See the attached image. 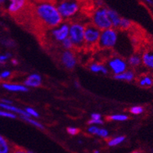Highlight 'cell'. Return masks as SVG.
Returning <instances> with one entry per match:
<instances>
[{"label": "cell", "mask_w": 153, "mask_h": 153, "mask_svg": "<svg viewBox=\"0 0 153 153\" xmlns=\"http://www.w3.org/2000/svg\"><path fill=\"white\" fill-rule=\"evenodd\" d=\"M34 14L38 20L46 27L56 28L62 23L56 5L50 2H41L35 5Z\"/></svg>", "instance_id": "6da1fadb"}, {"label": "cell", "mask_w": 153, "mask_h": 153, "mask_svg": "<svg viewBox=\"0 0 153 153\" xmlns=\"http://www.w3.org/2000/svg\"><path fill=\"white\" fill-rule=\"evenodd\" d=\"M91 24L101 31L112 28V24L108 16V9L103 6H99L95 9L91 14Z\"/></svg>", "instance_id": "7a4b0ae2"}, {"label": "cell", "mask_w": 153, "mask_h": 153, "mask_svg": "<svg viewBox=\"0 0 153 153\" xmlns=\"http://www.w3.org/2000/svg\"><path fill=\"white\" fill-rule=\"evenodd\" d=\"M85 26L81 23L74 22L70 24L69 38L74 44V48H83L85 46Z\"/></svg>", "instance_id": "3957f363"}, {"label": "cell", "mask_w": 153, "mask_h": 153, "mask_svg": "<svg viewBox=\"0 0 153 153\" xmlns=\"http://www.w3.org/2000/svg\"><path fill=\"white\" fill-rule=\"evenodd\" d=\"M118 42V33L117 29L109 28L101 31L98 46L102 49H110L114 48Z\"/></svg>", "instance_id": "277c9868"}, {"label": "cell", "mask_w": 153, "mask_h": 153, "mask_svg": "<svg viewBox=\"0 0 153 153\" xmlns=\"http://www.w3.org/2000/svg\"><path fill=\"white\" fill-rule=\"evenodd\" d=\"M56 7L62 19H70L78 13L80 4L76 1H62L57 3Z\"/></svg>", "instance_id": "5b68a950"}, {"label": "cell", "mask_w": 153, "mask_h": 153, "mask_svg": "<svg viewBox=\"0 0 153 153\" xmlns=\"http://www.w3.org/2000/svg\"><path fill=\"white\" fill-rule=\"evenodd\" d=\"M101 30L98 29L92 24H88L85 25V46L90 47L98 45Z\"/></svg>", "instance_id": "8992f818"}, {"label": "cell", "mask_w": 153, "mask_h": 153, "mask_svg": "<svg viewBox=\"0 0 153 153\" xmlns=\"http://www.w3.org/2000/svg\"><path fill=\"white\" fill-rule=\"evenodd\" d=\"M127 62L120 56H113L107 61V68L113 73L114 76L119 75L127 71Z\"/></svg>", "instance_id": "52a82bcc"}, {"label": "cell", "mask_w": 153, "mask_h": 153, "mask_svg": "<svg viewBox=\"0 0 153 153\" xmlns=\"http://www.w3.org/2000/svg\"><path fill=\"white\" fill-rule=\"evenodd\" d=\"M69 30L70 24L68 23H62L57 27L52 30V36L56 41L62 42L65 39L69 38Z\"/></svg>", "instance_id": "ba28073f"}, {"label": "cell", "mask_w": 153, "mask_h": 153, "mask_svg": "<svg viewBox=\"0 0 153 153\" xmlns=\"http://www.w3.org/2000/svg\"><path fill=\"white\" fill-rule=\"evenodd\" d=\"M62 64L68 70H73L76 65V57L71 50H65L61 54Z\"/></svg>", "instance_id": "9c48e42d"}, {"label": "cell", "mask_w": 153, "mask_h": 153, "mask_svg": "<svg viewBox=\"0 0 153 153\" xmlns=\"http://www.w3.org/2000/svg\"><path fill=\"white\" fill-rule=\"evenodd\" d=\"M42 76L38 74H32L27 76L25 81H24V85L29 88H38L42 85Z\"/></svg>", "instance_id": "30bf717a"}, {"label": "cell", "mask_w": 153, "mask_h": 153, "mask_svg": "<svg viewBox=\"0 0 153 153\" xmlns=\"http://www.w3.org/2000/svg\"><path fill=\"white\" fill-rule=\"evenodd\" d=\"M0 108L3 109V110L8 111L10 113H13V114H15V113L19 114L20 116V117H30L28 116V114L25 112V110L15 106L13 104L12 105H8V104H4V103L0 102Z\"/></svg>", "instance_id": "8fae6325"}, {"label": "cell", "mask_w": 153, "mask_h": 153, "mask_svg": "<svg viewBox=\"0 0 153 153\" xmlns=\"http://www.w3.org/2000/svg\"><path fill=\"white\" fill-rule=\"evenodd\" d=\"M25 6H26V2L24 0H13L9 5L8 11L13 14L18 13L24 8Z\"/></svg>", "instance_id": "7c38bea8"}, {"label": "cell", "mask_w": 153, "mask_h": 153, "mask_svg": "<svg viewBox=\"0 0 153 153\" xmlns=\"http://www.w3.org/2000/svg\"><path fill=\"white\" fill-rule=\"evenodd\" d=\"M2 87L7 91H13V92H27L29 90L25 85L13 84V83H3Z\"/></svg>", "instance_id": "4fadbf2b"}, {"label": "cell", "mask_w": 153, "mask_h": 153, "mask_svg": "<svg viewBox=\"0 0 153 153\" xmlns=\"http://www.w3.org/2000/svg\"><path fill=\"white\" fill-rule=\"evenodd\" d=\"M108 16L110 20V23L112 24V27L114 29H118L120 27V24L121 17L119 15V13L112 9H108Z\"/></svg>", "instance_id": "5bb4252c"}, {"label": "cell", "mask_w": 153, "mask_h": 153, "mask_svg": "<svg viewBox=\"0 0 153 153\" xmlns=\"http://www.w3.org/2000/svg\"><path fill=\"white\" fill-rule=\"evenodd\" d=\"M141 62L150 70H153V50H147L142 54Z\"/></svg>", "instance_id": "9a60e30c"}, {"label": "cell", "mask_w": 153, "mask_h": 153, "mask_svg": "<svg viewBox=\"0 0 153 153\" xmlns=\"http://www.w3.org/2000/svg\"><path fill=\"white\" fill-rule=\"evenodd\" d=\"M90 71L93 73H96V74H107L109 72V70L105 67V65L102 64L100 62H93L89 66Z\"/></svg>", "instance_id": "2e32d148"}, {"label": "cell", "mask_w": 153, "mask_h": 153, "mask_svg": "<svg viewBox=\"0 0 153 153\" xmlns=\"http://www.w3.org/2000/svg\"><path fill=\"white\" fill-rule=\"evenodd\" d=\"M114 78L116 80H119V81H124L130 82V81H132L135 78V74L132 71H126L125 72L120 74L114 76Z\"/></svg>", "instance_id": "e0dca14e"}, {"label": "cell", "mask_w": 153, "mask_h": 153, "mask_svg": "<svg viewBox=\"0 0 153 153\" xmlns=\"http://www.w3.org/2000/svg\"><path fill=\"white\" fill-rule=\"evenodd\" d=\"M13 149L9 141L0 134V153H11Z\"/></svg>", "instance_id": "ac0fdd59"}, {"label": "cell", "mask_w": 153, "mask_h": 153, "mask_svg": "<svg viewBox=\"0 0 153 153\" xmlns=\"http://www.w3.org/2000/svg\"><path fill=\"white\" fill-rule=\"evenodd\" d=\"M138 85L144 88H149L153 85V78L151 76L145 75L141 76L138 80Z\"/></svg>", "instance_id": "d6986e66"}, {"label": "cell", "mask_w": 153, "mask_h": 153, "mask_svg": "<svg viewBox=\"0 0 153 153\" xmlns=\"http://www.w3.org/2000/svg\"><path fill=\"white\" fill-rule=\"evenodd\" d=\"M125 139H126V137L125 136H123V135H121V136H117V137H113V138L109 139L108 142H107V145H109V147H115V146H117V145H120L121 143H123V141H125Z\"/></svg>", "instance_id": "ffe728a7"}, {"label": "cell", "mask_w": 153, "mask_h": 153, "mask_svg": "<svg viewBox=\"0 0 153 153\" xmlns=\"http://www.w3.org/2000/svg\"><path fill=\"white\" fill-rule=\"evenodd\" d=\"M141 63V57H140L137 55H132L128 59L127 64H129L131 67H136L140 66Z\"/></svg>", "instance_id": "44dd1931"}, {"label": "cell", "mask_w": 153, "mask_h": 153, "mask_svg": "<svg viewBox=\"0 0 153 153\" xmlns=\"http://www.w3.org/2000/svg\"><path fill=\"white\" fill-rule=\"evenodd\" d=\"M128 118H129L128 116L126 114H113L108 117V119L111 121H120V122L127 120Z\"/></svg>", "instance_id": "7402d4cb"}, {"label": "cell", "mask_w": 153, "mask_h": 153, "mask_svg": "<svg viewBox=\"0 0 153 153\" xmlns=\"http://www.w3.org/2000/svg\"><path fill=\"white\" fill-rule=\"evenodd\" d=\"M21 118H22V120H24L25 122L33 125L34 127H37V128H39V129H42V130L44 129V126H43L42 123H39V122L37 121L36 120L31 118V117H21Z\"/></svg>", "instance_id": "603a6c76"}, {"label": "cell", "mask_w": 153, "mask_h": 153, "mask_svg": "<svg viewBox=\"0 0 153 153\" xmlns=\"http://www.w3.org/2000/svg\"><path fill=\"white\" fill-rule=\"evenodd\" d=\"M131 25H132V22L131 20L127 18H124V17H122L119 28L121 30H127L131 27Z\"/></svg>", "instance_id": "cb8c5ba5"}, {"label": "cell", "mask_w": 153, "mask_h": 153, "mask_svg": "<svg viewBox=\"0 0 153 153\" xmlns=\"http://www.w3.org/2000/svg\"><path fill=\"white\" fill-rule=\"evenodd\" d=\"M24 110H25V112L28 114V116L30 117H33V118H38V117H39V114H38V112H37L34 108H31V107H26Z\"/></svg>", "instance_id": "d4e9b609"}, {"label": "cell", "mask_w": 153, "mask_h": 153, "mask_svg": "<svg viewBox=\"0 0 153 153\" xmlns=\"http://www.w3.org/2000/svg\"><path fill=\"white\" fill-rule=\"evenodd\" d=\"M61 43H62V47H63L66 50H71V49H73V48H74V44H73V42L69 38H67V39H65V40L63 41V42H62Z\"/></svg>", "instance_id": "484cf974"}, {"label": "cell", "mask_w": 153, "mask_h": 153, "mask_svg": "<svg viewBox=\"0 0 153 153\" xmlns=\"http://www.w3.org/2000/svg\"><path fill=\"white\" fill-rule=\"evenodd\" d=\"M130 112L134 115H140L144 112V108L140 105H134L130 109Z\"/></svg>", "instance_id": "4316f807"}, {"label": "cell", "mask_w": 153, "mask_h": 153, "mask_svg": "<svg viewBox=\"0 0 153 153\" xmlns=\"http://www.w3.org/2000/svg\"><path fill=\"white\" fill-rule=\"evenodd\" d=\"M0 117H6V118H11V119H14L16 118V116L12 113H10L8 111L6 110H1L0 109Z\"/></svg>", "instance_id": "83f0119b"}, {"label": "cell", "mask_w": 153, "mask_h": 153, "mask_svg": "<svg viewBox=\"0 0 153 153\" xmlns=\"http://www.w3.org/2000/svg\"><path fill=\"white\" fill-rule=\"evenodd\" d=\"M96 135L100 137H102V138H107L109 137V131L104 128H99Z\"/></svg>", "instance_id": "f1b7e54d"}, {"label": "cell", "mask_w": 153, "mask_h": 153, "mask_svg": "<svg viewBox=\"0 0 153 153\" xmlns=\"http://www.w3.org/2000/svg\"><path fill=\"white\" fill-rule=\"evenodd\" d=\"M99 127L95 126V125H91L90 127H88V132L90 134H93V135H96L97 133H98V131H99Z\"/></svg>", "instance_id": "f546056e"}, {"label": "cell", "mask_w": 153, "mask_h": 153, "mask_svg": "<svg viewBox=\"0 0 153 153\" xmlns=\"http://www.w3.org/2000/svg\"><path fill=\"white\" fill-rule=\"evenodd\" d=\"M12 56V55L10 53H7L4 55H0V64H2V63H5L6 61L8 60L10 57Z\"/></svg>", "instance_id": "4dcf8cb0"}, {"label": "cell", "mask_w": 153, "mask_h": 153, "mask_svg": "<svg viewBox=\"0 0 153 153\" xmlns=\"http://www.w3.org/2000/svg\"><path fill=\"white\" fill-rule=\"evenodd\" d=\"M67 133L69 134L73 135V136H74V135H76L77 134L79 133V129L78 128H76V127H67Z\"/></svg>", "instance_id": "1f68e13d"}, {"label": "cell", "mask_w": 153, "mask_h": 153, "mask_svg": "<svg viewBox=\"0 0 153 153\" xmlns=\"http://www.w3.org/2000/svg\"><path fill=\"white\" fill-rule=\"evenodd\" d=\"M90 120L92 121H99V120H102V115L99 114V113H92L91 115V120Z\"/></svg>", "instance_id": "d6a6232c"}, {"label": "cell", "mask_w": 153, "mask_h": 153, "mask_svg": "<svg viewBox=\"0 0 153 153\" xmlns=\"http://www.w3.org/2000/svg\"><path fill=\"white\" fill-rule=\"evenodd\" d=\"M11 74H11L10 71H3L0 74V76H1V78L5 80V79H8L9 77H10Z\"/></svg>", "instance_id": "836d02e7"}, {"label": "cell", "mask_w": 153, "mask_h": 153, "mask_svg": "<svg viewBox=\"0 0 153 153\" xmlns=\"http://www.w3.org/2000/svg\"><path fill=\"white\" fill-rule=\"evenodd\" d=\"M11 153H27V151L23 149H20V148H15L13 149Z\"/></svg>", "instance_id": "e575fe53"}, {"label": "cell", "mask_w": 153, "mask_h": 153, "mask_svg": "<svg viewBox=\"0 0 153 153\" xmlns=\"http://www.w3.org/2000/svg\"><path fill=\"white\" fill-rule=\"evenodd\" d=\"M1 102L4 103V104H8V105H12L13 104L12 101L6 99H2V100H1Z\"/></svg>", "instance_id": "d590c367"}, {"label": "cell", "mask_w": 153, "mask_h": 153, "mask_svg": "<svg viewBox=\"0 0 153 153\" xmlns=\"http://www.w3.org/2000/svg\"><path fill=\"white\" fill-rule=\"evenodd\" d=\"M11 62H12V63L13 65H15V66H16V65H18V63H19L18 60H17L16 59H13L12 60H11Z\"/></svg>", "instance_id": "8d00e7d4"}, {"label": "cell", "mask_w": 153, "mask_h": 153, "mask_svg": "<svg viewBox=\"0 0 153 153\" xmlns=\"http://www.w3.org/2000/svg\"><path fill=\"white\" fill-rule=\"evenodd\" d=\"M131 153H145V152H141V151H134Z\"/></svg>", "instance_id": "74e56055"}, {"label": "cell", "mask_w": 153, "mask_h": 153, "mask_svg": "<svg viewBox=\"0 0 153 153\" xmlns=\"http://www.w3.org/2000/svg\"><path fill=\"white\" fill-rule=\"evenodd\" d=\"M3 2H4V1H2V0H0V5H2Z\"/></svg>", "instance_id": "f35d334b"}, {"label": "cell", "mask_w": 153, "mask_h": 153, "mask_svg": "<svg viewBox=\"0 0 153 153\" xmlns=\"http://www.w3.org/2000/svg\"><path fill=\"white\" fill-rule=\"evenodd\" d=\"M94 153H99V151H98V150H95V151L94 152Z\"/></svg>", "instance_id": "ab89813d"}, {"label": "cell", "mask_w": 153, "mask_h": 153, "mask_svg": "<svg viewBox=\"0 0 153 153\" xmlns=\"http://www.w3.org/2000/svg\"><path fill=\"white\" fill-rule=\"evenodd\" d=\"M27 153H34L33 152H30V151H27Z\"/></svg>", "instance_id": "60d3db41"}, {"label": "cell", "mask_w": 153, "mask_h": 153, "mask_svg": "<svg viewBox=\"0 0 153 153\" xmlns=\"http://www.w3.org/2000/svg\"><path fill=\"white\" fill-rule=\"evenodd\" d=\"M1 80H2V78H1V76H0V81H1Z\"/></svg>", "instance_id": "b9f144b4"}]
</instances>
